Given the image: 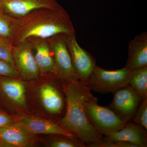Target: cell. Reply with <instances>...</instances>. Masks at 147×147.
<instances>
[{
	"mask_svg": "<svg viewBox=\"0 0 147 147\" xmlns=\"http://www.w3.org/2000/svg\"><path fill=\"white\" fill-rule=\"evenodd\" d=\"M75 30L65 9H35L13 18L11 30L12 46L31 38H48L59 34H75Z\"/></svg>",
	"mask_w": 147,
	"mask_h": 147,
	"instance_id": "cell-1",
	"label": "cell"
},
{
	"mask_svg": "<svg viewBox=\"0 0 147 147\" xmlns=\"http://www.w3.org/2000/svg\"><path fill=\"white\" fill-rule=\"evenodd\" d=\"M64 88L65 113L59 123L75 134L87 147H96L103 142V137L89 123L84 106V101L92 94L91 90L79 80L66 83Z\"/></svg>",
	"mask_w": 147,
	"mask_h": 147,
	"instance_id": "cell-2",
	"label": "cell"
},
{
	"mask_svg": "<svg viewBox=\"0 0 147 147\" xmlns=\"http://www.w3.org/2000/svg\"><path fill=\"white\" fill-rule=\"evenodd\" d=\"M98 99L92 94L84 101L87 119L91 125L102 136L121 129L126 123L122 121L109 107L98 105Z\"/></svg>",
	"mask_w": 147,
	"mask_h": 147,
	"instance_id": "cell-3",
	"label": "cell"
},
{
	"mask_svg": "<svg viewBox=\"0 0 147 147\" xmlns=\"http://www.w3.org/2000/svg\"><path fill=\"white\" fill-rule=\"evenodd\" d=\"M130 70L125 66L115 70H108L96 65L86 85L91 90L101 94L112 92L128 85Z\"/></svg>",
	"mask_w": 147,
	"mask_h": 147,
	"instance_id": "cell-4",
	"label": "cell"
},
{
	"mask_svg": "<svg viewBox=\"0 0 147 147\" xmlns=\"http://www.w3.org/2000/svg\"><path fill=\"white\" fill-rule=\"evenodd\" d=\"M65 35L67 34L57 35L47 39L54 60L52 73L65 83H71L79 80L74 68L67 46Z\"/></svg>",
	"mask_w": 147,
	"mask_h": 147,
	"instance_id": "cell-5",
	"label": "cell"
},
{
	"mask_svg": "<svg viewBox=\"0 0 147 147\" xmlns=\"http://www.w3.org/2000/svg\"><path fill=\"white\" fill-rule=\"evenodd\" d=\"M113 93V101L108 107L125 122L131 121L142 102V96L128 84Z\"/></svg>",
	"mask_w": 147,
	"mask_h": 147,
	"instance_id": "cell-6",
	"label": "cell"
},
{
	"mask_svg": "<svg viewBox=\"0 0 147 147\" xmlns=\"http://www.w3.org/2000/svg\"><path fill=\"white\" fill-rule=\"evenodd\" d=\"M12 55L14 65L21 78L26 80L38 78L40 73L30 40H24L13 46Z\"/></svg>",
	"mask_w": 147,
	"mask_h": 147,
	"instance_id": "cell-7",
	"label": "cell"
},
{
	"mask_svg": "<svg viewBox=\"0 0 147 147\" xmlns=\"http://www.w3.org/2000/svg\"><path fill=\"white\" fill-rule=\"evenodd\" d=\"M65 38L74 68L79 80L86 84L96 65L95 59L79 45L75 34L65 35Z\"/></svg>",
	"mask_w": 147,
	"mask_h": 147,
	"instance_id": "cell-8",
	"label": "cell"
},
{
	"mask_svg": "<svg viewBox=\"0 0 147 147\" xmlns=\"http://www.w3.org/2000/svg\"><path fill=\"white\" fill-rule=\"evenodd\" d=\"M0 7L13 18H19L38 9H64L57 0H0Z\"/></svg>",
	"mask_w": 147,
	"mask_h": 147,
	"instance_id": "cell-9",
	"label": "cell"
},
{
	"mask_svg": "<svg viewBox=\"0 0 147 147\" xmlns=\"http://www.w3.org/2000/svg\"><path fill=\"white\" fill-rule=\"evenodd\" d=\"M17 124L31 134L62 135L74 140H80L75 134L66 129L59 123H55L44 119L27 116L20 119Z\"/></svg>",
	"mask_w": 147,
	"mask_h": 147,
	"instance_id": "cell-10",
	"label": "cell"
},
{
	"mask_svg": "<svg viewBox=\"0 0 147 147\" xmlns=\"http://www.w3.org/2000/svg\"><path fill=\"white\" fill-rule=\"evenodd\" d=\"M105 142L126 141L133 143L139 147L147 146V130L131 121L127 122L121 129L102 138Z\"/></svg>",
	"mask_w": 147,
	"mask_h": 147,
	"instance_id": "cell-11",
	"label": "cell"
},
{
	"mask_svg": "<svg viewBox=\"0 0 147 147\" xmlns=\"http://www.w3.org/2000/svg\"><path fill=\"white\" fill-rule=\"evenodd\" d=\"M128 59L125 66L129 70L147 66V33L135 37L129 44Z\"/></svg>",
	"mask_w": 147,
	"mask_h": 147,
	"instance_id": "cell-12",
	"label": "cell"
},
{
	"mask_svg": "<svg viewBox=\"0 0 147 147\" xmlns=\"http://www.w3.org/2000/svg\"><path fill=\"white\" fill-rule=\"evenodd\" d=\"M28 40L31 42L33 53L40 73L45 74L52 72L54 67V60L47 38H31Z\"/></svg>",
	"mask_w": 147,
	"mask_h": 147,
	"instance_id": "cell-13",
	"label": "cell"
},
{
	"mask_svg": "<svg viewBox=\"0 0 147 147\" xmlns=\"http://www.w3.org/2000/svg\"><path fill=\"white\" fill-rule=\"evenodd\" d=\"M39 94L42 105L48 113L54 115L61 113L66 104L65 98L57 88L51 84H45L40 88Z\"/></svg>",
	"mask_w": 147,
	"mask_h": 147,
	"instance_id": "cell-14",
	"label": "cell"
},
{
	"mask_svg": "<svg viewBox=\"0 0 147 147\" xmlns=\"http://www.w3.org/2000/svg\"><path fill=\"white\" fill-rule=\"evenodd\" d=\"M31 134L17 124L0 128V139L7 147L28 146L31 143Z\"/></svg>",
	"mask_w": 147,
	"mask_h": 147,
	"instance_id": "cell-15",
	"label": "cell"
},
{
	"mask_svg": "<svg viewBox=\"0 0 147 147\" xmlns=\"http://www.w3.org/2000/svg\"><path fill=\"white\" fill-rule=\"evenodd\" d=\"M0 88L3 93L11 102L26 107V89L24 84L13 79H0Z\"/></svg>",
	"mask_w": 147,
	"mask_h": 147,
	"instance_id": "cell-16",
	"label": "cell"
},
{
	"mask_svg": "<svg viewBox=\"0 0 147 147\" xmlns=\"http://www.w3.org/2000/svg\"><path fill=\"white\" fill-rule=\"evenodd\" d=\"M128 85L139 93L142 100L147 99V66L130 70Z\"/></svg>",
	"mask_w": 147,
	"mask_h": 147,
	"instance_id": "cell-17",
	"label": "cell"
},
{
	"mask_svg": "<svg viewBox=\"0 0 147 147\" xmlns=\"http://www.w3.org/2000/svg\"><path fill=\"white\" fill-rule=\"evenodd\" d=\"M13 18L7 15L0 7V37L11 42Z\"/></svg>",
	"mask_w": 147,
	"mask_h": 147,
	"instance_id": "cell-18",
	"label": "cell"
},
{
	"mask_svg": "<svg viewBox=\"0 0 147 147\" xmlns=\"http://www.w3.org/2000/svg\"><path fill=\"white\" fill-rule=\"evenodd\" d=\"M130 121L147 130V99L142 100Z\"/></svg>",
	"mask_w": 147,
	"mask_h": 147,
	"instance_id": "cell-19",
	"label": "cell"
},
{
	"mask_svg": "<svg viewBox=\"0 0 147 147\" xmlns=\"http://www.w3.org/2000/svg\"><path fill=\"white\" fill-rule=\"evenodd\" d=\"M12 47L10 41L0 37V59L15 67L12 57Z\"/></svg>",
	"mask_w": 147,
	"mask_h": 147,
	"instance_id": "cell-20",
	"label": "cell"
},
{
	"mask_svg": "<svg viewBox=\"0 0 147 147\" xmlns=\"http://www.w3.org/2000/svg\"><path fill=\"white\" fill-rule=\"evenodd\" d=\"M0 76L11 78H20L19 73L13 65L0 59Z\"/></svg>",
	"mask_w": 147,
	"mask_h": 147,
	"instance_id": "cell-21",
	"label": "cell"
},
{
	"mask_svg": "<svg viewBox=\"0 0 147 147\" xmlns=\"http://www.w3.org/2000/svg\"><path fill=\"white\" fill-rule=\"evenodd\" d=\"M13 121L10 117L3 113H0V128L13 124Z\"/></svg>",
	"mask_w": 147,
	"mask_h": 147,
	"instance_id": "cell-22",
	"label": "cell"
},
{
	"mask_svg": "<svg viewBox=\"0 0 147 147\" xmlns=\"http://www.w3.org/2000/svg\"><path fill=\"white\" fill-rule=\"evenodd\" d=\"M115 147H139L137 145L126 141L114 142Z\"/></svg>",
	"mask_w": 147,
	"mask_h": 147,
	"instance_id": "cell-23",
	"label": "cell"
},
{
	"mask_svg": "<svg viewBox=\"0 0 147 147\" xmlns=\"http://www.w3.org/2000/svg\"><path fill=\"white\" fill-rule=\"evenodd\" d=\"M0 147H7L6 145L5 144H4L3 143L0 139Z\"/></svg>",
	"mask_w": 147,
	"mask_h": 147,
	"instance_id": "cell-24",
	"label": "cell"
}]
</instances>
